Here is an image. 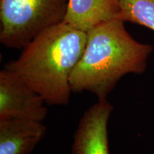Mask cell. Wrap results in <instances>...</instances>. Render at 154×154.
<instances>
[{"label": "cell", "mask_w": 154, "mask_h": 154, "mask_svg": "<svg viewBox=\"0 0 154 154\" xmlns=\"http://www.w3.org/2000/svg\"><path fill=\"white\" fill-rule=\"evenodd\" d=\"M124 22L111 19L86 32L84 53L71 75L72 92L88 91L106 99L123 76L146 72L153 46L134 39Z\"/></svg>", "instance_id": "1"}, {"label": "cell", "mask_w": 154, "mask_h": 154, "mask_svg": "<svg viewBox=\"0 0 154 154\" xmlns=\"http://www.w3.org/2000/svg\"><path fill=\"white\" fill-rule=\"evenodd\" d=\"M87 33L62 22L44 30L5 65L39 94L47 105L65 106L70 78L84 53Z\"/></svg>", "instance_id": "2"}, {"label": "cell", "mask_w": 154, "mask_h": 154, "mask_svg": "<svg viewBox=\"0 0 154 154\" xmlns=\"http://www.w3.org/2000/svg\"><path fill=\"white\" fill-rule=\"evenodd\" d=\"M69 0H0V42L24 49L38 34L63 22Z\"/></svg>", "instance_id": "3"}, {"label": "cell", "mask_w": 154, "mask_h": 154, "mask_svg": "<svg viewBox=\"0 0 154 154\" xmlns=\"http://www.w3.org/2000/svg\"><path fill=\"white\" fill-rule=\"evenodd\" d=\"M47 103L16 72L5 67L0 72V119H21L42 121Z\"/></svg>", "instance_id": "4"}, {"label": "cell", "mask_w": 154, "mask_h": 154, "mask_svg": "<svg viewBox=\"0 0 154 154\" xmlns=\"http://www.w3.org/2000/svg\"><path fill=\"white\" fill-rule=\"evenodd\" d=\"M113 110L112 104L103 99L84 113L74 134L72 154H110L108 124Z\"/></svg>", "instance_id": "5"}, {"label": "cell", "mask_w": 154, "mask_h": 154, "mask_svg": "<svg viewBox=\"0 0 154 154\" xmlns=\"http://www.w3.org/2000/svg\"><path fill=\"white\" fill-rule=\"evenodd\" d=\"M47 131L42 121L0 119V154H29Z\"/></svg>", "instance_id": "6"}, {"label": "cell", "mask_w": 154, "mask_h": 154, "mask_svg": "<svg viewBox=\"0 0 154 154\" xmlns=\"http://www.w3.org/2000/svg\"><path fill=\"white\" fill-rule=\"evenodd\" d=\"M118 0H69L63 22L87 32L102 22L120 19Z\"/></svg>", "instance_id": "7"}, {"label": "cell", "mask_w": 154, "mask_h": 154, "mask_svg": "<svg viewBox=\"0 0 154 154\" xmlns=\"http://www.w3.org/2000/svg\"><path fill=\"white\" fill-rule=\"evenodd\" d=\"M120 19L154 31V0H118Z\"/></svg>", "instance_id": "8"}]
</instances>
